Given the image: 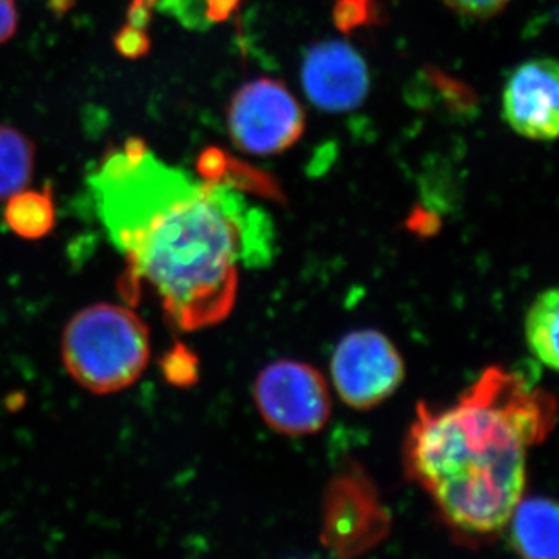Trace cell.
I'll return each instance as SVG.
<instances>
[{
	"mask_svg": "<svg viewBox=\"0 0 559 559\" xmlns=\"http://www.w3.org/2000/svg\"><path fill=\"white\" fill-rule=\"evenodd\" d=\"M17 27L16 0H0V44L9 40Z\"/></svg>",
	"mask_w": 559,
	"mask_h": 559,
	"instance_id": "16",
	"label": "cell"
},
{
	"mask_svg": "<svg viewBox=\"0 0 559 559\" xmlns=\"http://www.w3.org/2000/svg\"><path fill=\"white\" fill-rule=\"evenodd\" d=\"M301 83L310 100L326 112H347L366 100L369 69L362 57L342 40L316 44L305 55Z\"/></svg>",
	"mask_w": 559,
	"mask_h": 559,
	"instance_id": "7",
	"label": "cell"
},
{
	"mask_svg": "<svg viewBox=\"0 0 559 559\" xmlns=\"http://www.w3.org/2000/svg\"><path fill=\"white\" fill-rule=\"evenodd\" d=\"M444 2L459 13L487 20L506 9L510 0H444Z\"/></svg>",
	"mask_w": 559,
	"mask_h": 559,
	"instance_id": "14",
	"label": "cell"
},
{
	"mask_svg": "<svg viewBox=\"0 0 559 559\" xmlns=\"http://www.w3.org/2000/svg\"><path fill=\"white\" fill-rule=\"evenodd\" d=\"M558 507L554 500H520L509 522L511 546L530 559L558 557Z\"/></svg>",
	"mask_w": 559,
	"mask_h": 559,
	"instance_id": "9",
	"label": "cell"
},
{
	"mask_svg": "<svg viewBox=\"0 0 559 559\" xmlns=\"http://www.w3.org/2000/svg\"><path fill=\"white\" fill-rule=\"evenodd\" d=\"M261 417L283 436H311L325 428L331 396L325 378L314 367L297 360H277L253 385Z\"/></svg>",
	"mask_w": 559,
	"mask_h": 559,
	"instance_id": "4",
	"label": "cell"
},
{
	"mask_svg": "<svg viewBox=\"0 0 559 559\" xmlns=\"http://www.w3.org/2000/svg\"><path fill=\"white\" fill-rule=\"evenodd\" d=\"M150 331L130 308L97 304L76 312L62 334L70 377L94 393L131 388L150 360Z\"/></svg>",
	"mask_w": 559,
	"mask_h": 559,
	"instance_id": "3",
	"label": "cell"
},
{
	"mask_svg": "<svg viewBox=\"0 0 559 559\" xmlns=\"http://www.w3.org/2000/svg\"><path fill=\"white\" fill-rule=\"evenodd\" d=\"M554 421V401L521 374L485 371L447 409L419 406L406 447L411 476L452 527L492 535L520 503L528 450Z\"/></svg>",
	"mask_w": 559,
	"mask_h": 559,
	"instance_id": "2",
	"label": "cell"
},
{
	"mask_svg": "<svg viewBox=\"0 0 559 559\" xmlns=\"http://www.w3.org/2000/svg\"><path fill=\"white\" fill-rule=\"evenodd\" d=\"M366 3L367 0H341L336 9V17L341 27L349 31L364 22L367 14Z\"/></svg>",
	"mask_w": 559,
	"mask_h": 559,
	"instance_id": "15",
	"label": "cell"
},
{
	"mask_svg": "<svg viewBox=\"0 0 559 559\" xmlns=\"http://www.w3.org/2000/svg\"><path fill=\"white\" fill-rule=\"evenodd\" d=\"M98 212L128 261L123 294L146 283L182 330L234 310L240 263L271 255V223L216 180L170 167L139 139L108 154L91 179Z\"/></svg>",
	"mask_w": 559,
	"mask_h": 559,
	"instance_id": "1",
	"label": "cell"
},
{
	"mask_svg": "<svg viewBox=\"0 0 559 559\" xmlns=\"http://www.w3.org/2000/svg\"><path fill=\"white\" fill-rule=\"evenodd\" d=\"M227 121L235 145L257 156L288 150L305 130L301 106L280 81L271 79L242 86L230 103Z\"/></svg>",
	"mask_w": 559,
	"mask_h": 559,
	"instance_id": "5",
	"label": "cell"
},
{
	"mask_svg": "<svg viewBox=\"0 0 559 559\" xmlns=\"http://www.w3.org/2000/svg\"><path fill=\"white\" fill-rule=\"evenodd\" d=\"M559 296L557 289L544 290L533 301L525 318V340L532 355L551 370L558 369Z\"/></svg>",
	"mask_w": 559,
	"mask_h": 559,
	"instance_id": "10",
	"label": "cell"
},
{
	"mask_svg": "<svg viewBox=\"0 0 559 559\" xmlns=\"http://www.w3.org/2000/svg\"><path fill=\"white\" fill-rule=\"evenodd\" d=\"M503 116L518 134L555 140L559 128L558 64L554 60L524 62L511 73L503 92Z\"/></svg>",
	"mask_w": 559,
	"mask_h": 559,
	"instance_id": "8",
	"label": "cell"
},
{
	"mask_svg": "<svg viewBox=\"0 0 559 559\" xmlns=\"http://www.w3.org/2000/svg\"><path fill=\"white\" fill-rule=\"evenodd\" d=\"M159 0H132L130 9V27L142 31L143 25L148 22V11L153 9Z\"/></svg>",
	"mask_w": 559,
	"mask_h": 559,
	"instance_id": "17",
	"label": "cell"
},
{
	"mask_svg": "<svg viewBox=\"0 0 559 559\" xmlns=\"http://www.w3.org/2000/svg\"><path fill=\"white\" fill-rule=\"evenodd\" d=\"M5 221L17 237L38 240L46 237L55 224V207L50 189L25 191L9 198Z\"/></svg>",
	"mask_w": 559,
	"mask_h": 559,
	"instance_id": "12",
	"label": "cell"
},
{
	"mask_svg": "<svg viewBox=\"0 0 559 559\" xmlns=\"http://www.w3.org/2000/svg\"><path fill=\"white\" fill-rule=\"evenodd\" d=\"M35 167L31 140L14 128L0 124V201L25 190Z\"/></svg>",
	"mask_w": 559,
	"mask_h": 559,
	"instance_id": "11",
	"label": "cell"
},
{
	"mask_svg": "<svg viewBox=\"0 0 559 559\" xmlns=\"http://www.w3.org/2000/svg\"><path fill=\"white\" fill-rule=\"evenodd\" d=\"M330 369L337 395L358 411L371 409L392 396L406 371L399 349L377 330L353 331L342 337Z\"/></svg>",
	"mask_w": 559,
	"mask_h": 559,
	"instance_id": "6",
	"label": "cell"
},
{
	"mask_svg": "<svg viewBox=\"0 0 559 559\" xmlns=\"http://www.w3.org/2000/svg\"><path fill=\"white\" fill-rule=\"evenodd\" d=\"M165 377L173 384H190L197 378V359L183 347L171 349L164 360Z\"/></svg>",
	"mask_w": 559,
	"mask_h": 559,
	"instance_id": "13",
	"label": "cell"
}]
</instances>
